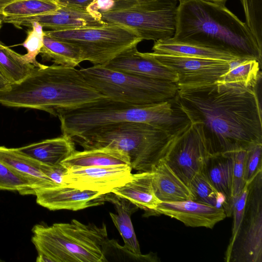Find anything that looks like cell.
<instances>
[{
	"label": "cell",
	"instance_id": "6da1fadb",
	"mask_svg": "<svg viewBox=\"0 0 262 262\" xmlns=\"http://www.w3.org/2000/svg\"><path fill=\"white\" fill-rule=\"evenodd\" d=\"M177 98L191 123L199 125L212 154L262 143L261 104L256 89L213 82L179 87Z\"/></svg>",
	"mask_w": 262,
	"mask_h": 262
},
{
	"label": "cell",
	"instance_id": "7a4b0ae2",
	"mask_svg": "<svg viewBox=\"0 0 262 262\" xmlns=\"http://www.w3.org/2000/svg\"><path fill=\"white\" fill-rule=\"evenodd\" d=\"M172 39L227 52L261 64L262 48L245 23L223 4L183 0L178 5Z\"/></svg>",
	"mask_w": 262,
	"mask_h": 262
},
{
	"label": "cell",
	"instance_id": "3957f363",
	"mask_svg": "<svg viewBox=\"0 0 262 262\" xmlns=\"http://www.w3.org/2000/svg\"><path fill=\"white\" fill-rule=\"evenodd\" d=\"M107 98L89 84L79 70L54 64L36 67L21 82L0 91L3 105L38 110L55 117Z\"/></svg>",
	"mask_w": 262,
	"mask_h": 262
},
{
	"label": "cell",
	"instance_id": "277c9868",
	"mask_svg": "<svg viewBox=\"0 0 262 262\" xmlns=\"http://www.w3.org/2000/svg\"><path fill=\"white\" fill-rule=\"evenodd\" d=\"M57 117L60 122L62 135L71 139L93 128L120 122L145 123L173 135L181 133L191 124L177 95L168 100L144 105L107 98L65 112Z\"/></svg>",
	"mask_w": 262,
	"mask_h": 262
},
{
	"label": "cell",
	"instance_id": "5b68a950",
	"mask_svg": "<svg viewBox=\"0 0 262 262\" xmlns=\"http://www.w3.org/2000/svg\"><path fill=\"white\" fill-rule=\"evenodd\" d=\"M181 133L173 135L149 124L125 122L93 128L72 139L84 149L110 147L122 150L129 157L132 169L150 171L165 161Z\"/></svg>",
	"mask_w": 262,
	"mask_h": 262
},
{
	"label": "cell",
	"instance_id": "8992f818",
	"mask_svg": "<svg viewBox=\"0 0 262 262\" xmlns=\"http://www.w3.org/2000/svg\"><path fill=\"white\" fill-rule=\"evenodd\" d=\"M32 242L38 254L51 262H107L110 240L106 226L85 224L76 220L32 228Z\"/></svg>",
	"mask_w": 262,
	"mask_h": 262
},
{
	"label": "cell",
	"instance_id": "52a82bcc",
	"mask_svg": "<svg viewBox=\"0 0 262 262\" xmlns=\"http://www.w3.org/2000/svg\"><path fill=\"white\" fill-rule=\"evenodd\" d=\"M86 81L109 99L137 105L158 103L174 98L176 82L116 71L106 66H93L79 70Z\"/></svg>",
	"mask_w": 262,
	"mask_h": 262
},
{
	"label": "cell",
	"instance_id": "ba28073f",
	"mask_svg": "<svg viewBox=\"0 0 262 262\" xmlns=\"http://www.w3.org/2000/svg\"><path fill=\"white\" fill-rule=\"evenodd\" d=\"M177 0L117 1L113 9L102 13L107 23L124 26L142 40L173 36L177 13Z\"/></svg>",
	"mask_w": 262,
	"mask_h": 262
},
{
	"label": "cell",
	"instance_id": "9c48e42d",
	"mask_svg": "<svg viewBox=\"0 0 262 262\" xmlns=\"http://www.w3.org/2000/svg\"><path fill=\"white\" fill-rule=\"evenodd\" d=\"M44 33L78 47L84 61L93 66H106L120 53L143 40L129 29L107 23L99 26L50 30Z\"/></svg>",
	"mask_w": 262,
	"mask_h": 262
},
{
	"label": "cell",
	"instance_id": "30bf717a",
	"mask_svg": "<svg viewBox=\"0 0 262 262\" xmlns=\"http://www.w3.org/2000/svg\"><path fill=\"white\" fill-rule=\"evenodd\" d=\"M225 261L262 262V171L248 185L244 215Z\"/></svg>",
	"mask_w": 262,
	"mask_h": 262
},
{
	"label": "cell",
	"instance_id": "8fae6325",
	"mask_svg": "<svg viewBox=\"0 0 262 262\" xmlns=\"http://www.w3.org/2000/svg\"><path fill=\"white\" fill-rule=\"evenodd\" d=\"M211 155L200 126L191 123L178 137L165 161L188 186L193 177L204 169Z\"/></svg>",
	"mask_w": 262,
	"mask_h": 262
},
{
	"label": "cell",
	"instance_id": "7c38bea8",
	"mask_svg": "<svg viewBox=\"0 0 262 262\" xmlns=\"http://www.w3.org/2000/svg\"><path fill=\"white\" fill-rule=\"evenodd\" d=\"M146 53L177 73L179 87L215 82L231 68L234 62L154 52Z\"/></svg>",
	"mask_w": 262,
	"mask_h": 262
},
{
	"label": "cell",
	"instance_id": "4fadbf2b",
	"mask_svg": "<svg viewBox=\"0 0 262 262\" xmlns=\"http://www.w3.org/2000/svg\"><path fill=\"white\" fill-rule=\"evenodd\" d=\"M132 169L130 166L70 168L67 169L63 177V182L66 187L105 194L129 181Z\"/></svg>",
	"mask_w": 262,
	"mask_h": 262
},
{
	"label": "cell",
	"instance_id": "5bb4252c",
	"mask_svg": "<svg viewBox=\"0 0 262 262\" xmlns=\"http://www.w3.org/2000/svg\"><path fill=\"white\" fill-rule=\"evenodd\" d=\"M3 22L11 24L18 28L29 27L32 22H37L43 28L51 30L99 26L106 23L103 21L101 13L89 6L80 7L66 5L45 14L18 18L4 17Z\"/></svg>",
	"mask_w": 262,
	"mask_h": 262
},
{
	"label": "cell",
	"instance_id": "9a60e30c",
	"mask_svg": "<svg viewBox=\"0 0 262 262\" xmlns=\"http://www.w3.org/2000/svg\"><path fill=\"white\" fill-rule=\"evenodd\" d=\"M154 213L168 216L188 227L210 229L227 216L222 207L208 205L192 200L161 202Z\"/></svg>",
	"mask_w": 262,
	"mask_h": 262
},
{
	"label": "cell",
	"instance_id": "2e32d148",
	"mask_svg": "<svg viewBox=\"0 0 262 262\" xmlns=\"http://www.w3.org/2000/svg\"><path fill=\"white\" fill-rule=\"evenodd\" d=\"M36 203L50 210L77 211L103 205L105 194L97 191L57 186L37 191Z\"/></svg>",
	"mask_w": 262,
	"mask_h": 262
},
{
	"label": "cell",
	"instance_id": "e0dca14e",
	"mask_svg": "<svg viewBox=\"0 0 262 262\" xmlns=\"http://www.w3.org/2000/svg\"><path fill=\"white\" fill-rule=\"evenodd\" d=\"M113 70L152 79L176 82L177 73L146 53L140 52L137 46L123 51L106 66Z\"/></svg>",
	"mask_w": 262,
	"mask_h": 262
},
{
	"label": "cell",
	"instance_id": "ac0fdd59",
	"mask_svg": "<svg viewBox=\"0 0 262 262\" xmlns=\"http://www.w3.org/2000/svg\"><path fill=\"white\" fill-rule=\"evenodd\" d=\"M0 162L26 179L33 195L42 189L57 187L41 170V162L21 152L17 148L0 146Z\"/></svg>",
	"mask_w": 262,
	"mask_h": 262
},
{
	"label": "cell",
	"instance_id": "d6986e66",
	"mask_svg": "<svg viewBox=\"0 0 262 262\" xmlns=\"http://www.w3.org/2000/svg\"><path fill=\"white\" fill-rule=\"evenodd\" d=\"M105 201L113 204L117 214L110 212V216L121 236L124 248L141 261H155L150 254H141L138 241L131 221V215L138 207L128 200L110 192L105 194Z\"/></svg>",
	"mask_w": 262,
	"mask_h": 262
},
{
	"label": "cell",
	"instance_id": "ffe728a7",
	"mask_svg": "<svg viewBox=\"0 0 262 262\" xmlns=\"http://www.w3.org/2000/svg\"><path fill=\"white\" fill-rule=\"evenodd\" d=\"M152 178L151 171L132 173L129 181L111 192L128 200L138 208L154 213L161 202L155 193Z\"/></svg>",
	"mask_w": 262,
	"mask_h": 262
},
{
	"label": "cell",
	"instance_id": "44dd1931",
	"mask_svg": "<svg viewBox=\"0 0 262 262\" xmlns=\"http://www.w3.org/2000/svg\"><path fill=\"white\" fill-rule=\"evenodd\" d=\"M151 171L154 192L161 202L193 200V196L188 186L165 161L155 166Z\"/></svg>",
	"mask_w": 262,
	"mask_h": 262
},
{
	"label": "cell",
	"instance_id": "7402d4cb",
	"mask_svg": "<svg viewBox=\"0 0 262 262\" xmlns=\"http://www.w3.org/2000/svg\"><path fill=\"white\" fill-rule=\"evenodd\" d=\"M232 165L231 152L213 154L207 159L204 169L209 181L224 198L223 209L227 216L232 213Z\"/></svg>",
	"mask_w": 262,
	"mask_h": 262
},
{
	"label": "cell",
	"instance_id": "603a6c76",
	"mask_svg": "<svg viewBox=\"0 0 262 262\" xmlns=\"http://www.w3.org/2000/svg\"><path fill=\"white\" fill-rule=\"evenodd\" d=\"M17 149L42 163L53 166L61 165L64 160L76 150L75 142L72 139L63 135Z\"/></svg>",
	"mask_w": 262,
	"mask_h": 262
},
{
	"label": "cell",
	"instance_id": "cb8c5ba5",
	"mask_svg": "<svg viewBox=\"0 0 262 262\" xmlns=\"http://www.w3.org/2000/svg\"><path fill=\"white\" fill-rule=\"evenodd\" d=\"M61 165L67 169L90 166H130L129 157L119 149L102 147L76 150Z\"/></svg>",
	"mask_w": 262,
	"mask_h": 262
},
{
	"label": "cell",
	"instance_id": "d4e9b609",
	"mask_svg": "<svg viewBox=\"0 0 262 262\" xmlns=\"http://www.w3.org/2000/svg\"><path fill=\"white\" fill-rule=\"evenodd\" d=\"M152 52L189 57L237 62L242 59L230 53L176 41L172 38L155 41Z\"/></svg>",
	"mask_w": 262,
	"mask_h": 262
},
{
	"label": "cell",
	"instance_id": "484cf974",
	"mask_svg": "<svg viewBox=\"0 0 262 262\" xmlns=\"http://www.w3.org/2000/svg\"><path fill=\"white\" fill-rule=\"evenodd\" d=\"M40 54L42 60L51 61L56 65L75 68L84 61L78 47L45 34Z\"/></svg>",
	"mask_w": 262,
	"mask_h": 262
},
{
	"label": "cell",
	"instance_id": "4316f807",
	"mask_svg": "<svg viewBox=\"0 0 262 262\" xmlns=\"http://www.w3.org/2000/svg\"><path fill=\"white\" fill-rule=\"evenodd\" d=\"M261 64L253 59L233 62L231 68L216 81L220 83H236L256 89L261 77Z\"/></svg>",
	"mask_w": 262,
	"mask_h": 262
},
{
	"label": "cell",
	"instance_id": "83f0119b",
	"mask_svg": "<svg viewBox=\"0 0 262 262\" xmlns=\"http://www.w3.org/2000/svg\"><path fill=\"white\" fill-rule=\"evenodd\" d=\"M36 68L26 61L23 55L0 41V69L11 84L21 82L31 75Z\"/></svg>",
	"mask_w": 262,
	"mask_h": 262
},
{
	"label": "cell",
	"instance_id": "f1b7e54d",
	"mask_svg": "<svg viewBox=\"0 0 262 262\" xmlns=\"http://www.w3.org/2000/svg\"><path fill=\"white\" fill-rule=\"evenodd\" d=\"M62 5L59 0H14L3 8L2 13L11 18L34 16L55 11Z\"/></svg>",
	"mask_w": 262,
	"mask_h": 262
},
{
	"label": "cell",
	"instance_id": "f546056e",
	"mask_svg": "<svg viewBox=\"0 0 262 262\" xmlns=\"http://www.w3.org/2000/svg\"><path fill=\"white\" fill-rule=\"evenodd\" d=\"M188 187L193 196V201L223 208L224 198L209 181L204 169L193 177Z\"/></svg>",
	"mask_w": 262,
	"mask_h": 262
},
{
	"label": "cell",
	"instance_id": "4dcf8cb0",
	"mask_svg": "<svg viewBox=\"0 0 262 262\" xmlns=\"http://www.w3.org/2000/svg\"><path fill=\"white\" fill-rule=\"evenodd\" d=\"M31 29L27 32V37L24 41L19 45L27 50V53L23 55L24 59L35 67L40 68L43 64L36 60L37 56L40 54L43 46L44 31L42 26L37 22H32L29 26Z\"/></svg>",
	"mask_w": 262,
	"mask_h": 262
},
{
	"label": "cell",
	"instance_id": "1f68e13d",
	"mask_svg": "<svg viewBox=\"0 0 262 262\" xmlns=\"http://www.w3.org/2000/svg\"><path fill=\"white\" fill-rule=\"evenodd\" d=\"M246 24L262 48V0H240Z\"/></svg>",
	"mask_w": 262,
	"mask_h": 262
},
{
	"label": "cell",
	"instance_id": "d6a6232c",
	"mask_svg": "<svg viewBox=\"0 0 262 262\" xmlns=\"http://www.w3.org/2000/svg\"><path fill=\"white\" fill-rule=\"evenodd\" d=\"M0 190L17 191L21 195L33 194L30 183L1 162Z\"/></svg>",
	"mask_w": 262,
	"mask_h": 262
},
{
	"label": "cell",
	"instance_id": "836d02e7",
	"mask_svg": "<svg viewBox=\"0 0 262 262\" xmlns=\"http://www.w3.org/2000/svg\"><path fill=\"white\" fill-rule=\"evenodd\" d=\"M262 143L254 144L246 149L244 163V178L250 183L262 171Z\"/></svg>",
	"mask_w": 262,
	"mask_h": 262
},
{
	"label": "cell",
	"instance_id": "e575fe53",
	"mask_svg": "<svg viewBox=\"0 0 262 262\" xmlns=\"http://www.w3.org/2000/svg\"><path fill=\"white\" fill-rule=\"evenodd\" d=\"M246 149H239L231 152L232 157V198L237 195L244 188V163Z\"/></svg>",
	"mask_w": 262,
	"mask_h": 262
},
{
	"label": "cell",
	"instance_id": "d590c367",
	"mask_svg": "<svg viewBox=\"0 0 262 262\" xmlns=\"http://www.w3.org/2000/svg\"><path fill=\"white\" fill-rule=\"evenodd\" d=\"M249 183H246L242 190L232 198L231 211L233 215V224L230 242L234 239L242 221L248 193Z\"/></svg>",
	"mask_w": 262,
	"mask_h": 262
},
{
	"label": "cell",
	"instance_id": "8d00e7d4",
	"mask_svg": "<svg viewBox=\"0 0 262 262\" xmlns=\"http://www.w3.org/2000/svg\"><path fill=\"white\" fill-rule=\"evenodd\" d=\"M40 168L43 173L57 186H65L63 177L67 171L66 168L62 165L53 166L42 163H41Z\"/></svg>",
	"mask_w": 262,
	"mask_h": 262
},
{
	"label": "cell",
	"instance_id": "74e56055",
	"mask_svg": "<svg viewBox=\"0 0 262 262\" xmlns=\"http://www.w3.org/2000/svg\"><path fill=\"white\" fill-rule=\"evenodd\" d=\"M94 0H59L62 5L87 7Z\"/></svg>",
	"mask_w": 262,
	"mask_h": 262
},
{
	"label": "cell",
	"instance_id": "f35d334b",
	"mask_svg": "<svg viewBox=\"0 0 262 262\" xmlns=\"http://www.w3.org/2000/svg\"><path fill=\"white\" fill-rule=\"evenodd\" d=\"M11 84L0 69V91L8 90Z\"/></svg>",
	"mask_w": 262,
	"mask_h": 262
},
{
	"label": "cell",
	"instance_id": "ab89813d",
	"mask_svg": "<svg viewBox=\"0 0 262 262\" xmlns=\"http://www.w3.org/2000/svg\"><path fill=\"white\" fill-rule=\"evenodd\" d=\"M14 0H0V13H2L3 8L8 4Z\"/></svg>",
	"mask_w": 262,
	"mask_h": 262
},
{
	"label": "cell",
	"instance_id": "60d3db41",
	"mask_svg": "<svg viewBox=\"0 0 262 262\" xmlns=\"http://www.w3.org/2000/svg\"><path fill=\"white\" fill-rule=\"evenodd\" d=\"M177 1L180 2V1H183V0H177ZM204 1H210V2H212L225 4L227 0H204Z\"/></svg>",
	"mask_w": 262,
	"mask_h": 262
},
{
	"label": "cell",
	"instance_id": "b9f144b4",
	"mask_svg": "<svg viewBox=\"0 0 262 262\" xmlns=\"http://www.w3.org/2000/svg\"><path fill=\"white\" fill-rule=\"evenodd\" d=\"M4 18V16L2 13H0V23L3 22V20Z\"/></svg>",
	"mask_w": 262,
	"mask_h": 262
},
{
	"label": "cell",
	"instance_id": "7bdbcfd3",
	"mask_svg": "<svg viewBox=\"0 0 262 262\" xmlns=\"http://www.w3.org/2000/svg\"><path fill=\"white\" fill-rule=\"evenodd\" d=\"M137 1V0H116V1Z\"/></svg>",
	"mask_w": 262,
	"mask_h": 262
},
{
	"label": "cell",
	"instance_id": "ee69618b",
	"mask_svg": "<svg viewBox=\"0 0 262 262\" xmlns=\"http://www.w3.org/2000/svg\"><path fill=\"white\" fill-rule=\"evenodd\" d=\"M1 27H2V23H0V29L1 28Z\"/></svg>",
	"mask_w": 262,
	"mask_h": 262
},
{
	"label": "cell",
	"instance_id": "f6af8a7d",
	"mask_svg": "<svg viewBox=\"0 0 262 262\" xmlns=\"http://www.w3.org/2000/svg\"><path fill=\"white\" fill-rule=\"evenodd\" d=\"M3 260L0 259V261H2Z\"/></svg>",
	"mask_w": 262,
	"mask_h": 262
}]
</instances>
